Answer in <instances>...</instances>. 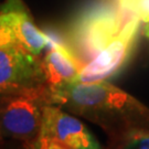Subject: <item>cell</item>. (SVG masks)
<instances>
[{
  "label": "cell",
  "instance_id": "1",
  "mask_svg": "<svg viewBox=\"0 0 149 149\" xmlns=\"http://www.w3.org/2000/svg\"><path fill=\"white\" fill-rule=\"evenodd\" d=\"M49 102L120 137L133 128L149 129V107L109 82H75L49 90Z\"/></svg>",
  "mask_w": 149,
  "mask_h": 149
},
{
  "label": "cell",
  "instance_id": "2",
  "mask_svg": "<svg viewBox=\"0 0 149 149\" xmlns=\"http://www.w3.org/2000/svg\"><path fill=\"white\" fill-rule=\"evenodd\" d=\"M124 26L115 6H96L81 13L72 23L68 45L86 64L117 37Z\"/></svg>",
  "mask_w": 149,
  "mask_h": 149
},
{
  "label": "cell",
  "instance_id": "3",
  "mask_svg": "<svg viewBox=\"0 0 149 149\" xmlns=\"http://www.w3.org/2000/svg\"><path fill=\"white\" fill-rule=\"evenodd\" d=\"M49 102L45 84L0 96V130L7 137L34 141L42 126L43 107Z\"/></svg>",
  "mask_w": 149,
  "mask_h": 149
},
{
  "label": "cell",
  "instance_id": "4",
  "mask_svg": "<svg viewBox=\"0 0 149 149\" xmlns=\"http://www.w3.org/2000/svg\"><path fill=\"white\" fill-rule=\"evenodd\" d=\"M139 22L140 20L137 18L126 22L117 37L83 66L76 82H104L117 75L133 53L139 31Z\"/></svg>",
  "mask_w": 149,
  "mask_h": 149
},
{
  "label": "cell",
  "instance_id": "5",
  "mask_svg": "<svg viewBox=\"0 0 149 149\" xmlns=\"http://www.w3.org/2000/svg\"><path fill=\"white\" fill-rule=\"evenodd\" d=\"M45 84L42 62L19 44L0 48V96Z\"/></svg>",
  "mask_w": 149,
  "mask_h": 149
},
{
  "label": "cell",
  "instance_id": "6",
  "mask_svg": "<svg viewBox=\"0 0 149 149\" xmlns=\"http://www.w3.org/2000/svg\"><path fill=\"white\" fill-rule=\"evenodd\" d=\"M40 132L73 149H101L97 139L79 118L50 103L43 107Z\"/></svg>",
  "mask_w": 149,
  "mask_h": 149
},
{
  "label": "cell",
  "instance_id": "7",
  "mask_svg": "<svg viewBox=\"0 0 149 149\" xmlns=\"http://www.w3.org/2000/svg\"><path fill=\"white\" fill-rule=\"evenodd\" d=\"M85 65L68 44L53 42L42 61L44 82L49 90L75 83Z\"/></svg>",
  "mask_w": 149,
  "mask_h": 149
},
{
  "label": "cell",
  "instance_id": "8",
  "mask_svg": "<svg viewBox=\"0 0 149 149\" xmlns=\"http://www.w3.org/2000/svg\"><path fill=\"white\" fill-rule=\"evenodd\" d=\"M1 9L9 15L17 43L29 53L38 56L47 48L50 39L36 26L21 0H8Z\"/></svg>",
  "mask_w": 149,
  "mask_h": 149
},
{
  "label": "cell",
  "instance_id": "9",
  "mask_svg": "<svg viewBox=\"0 0 149 149\" xmlns=\"http://www.w3.org/2000/svg\"><path fill=\"white\" fill-rule=\"evenodd\" d=\"M118 149H149L148 128H133L123 134Z\"/></svg>",
  "mask_w": 149,
  "mask_h": 149
},
{
  "label": "cell",
  "instance_id": "10",
  "mask_svg": "<svg viewBox=\"0 0 149 149\" xmlns=\"http://www.w3.org/2000/svg\"><path fill=\"white\" fill-rule=\"evenodd\" d=\"M15 44L18 43L13 29L11 27L9 15L7 11L0 9V48H6Z\"/></svg>",
  "mask_w": 149,
  "mask_h": 149
},
{
  "label": "cell",
  "instance_id": "11",
  "mask_svg": "<svg viewBox=\"0 0 149 149\" xmlns=\"http://www.w3.org/2000/svg\"><path fill=\"white\" fill-rule=\"evenodd\" d=\"M30 149H73L68 145L59 141L58 139L49 136L47 134L41 133L34 141H32Z\"/></svg>",
  "mask_w": 149,
  "mask_h": 149
},
{
  "label": "cell",
  "instance_id": "12",
  "mask_svg": "<svg viewBox=\"0 0 149 149\" xmlns=\"http://www.w3.org/2000/svg\"><path fill=\"white\" fill-rule=\"evenodd\" d=\"M132 12L135 18L140 21L149 22V0H135L132 8Z\"/></svg>",
  "mask_w": 149,
  "mask_h": 149
},
{
  "label": "cell",
  "instance_id": "13",
  "mask_svg": "<svg viewBox=\"0 0 149 149\" xmlns=\"http://www.w3.org/2000/svg\"><path fill=\"white\" fill-rule=\"evenodd\" d=\"M113 2L122 17L124 23H126L129 20H132L133 18H135L132 12V8H133L135 0H113Z\"/></svg>",
  "mask_w": 149,
  "mask_h": 149
},
{
  "label": "cell",
  "instance_id": "14",
  "mask_svg": "<svg viewBox=\"0 0 149 149\" xmlns=\"http://www.w3.org/2000/svg\"><path fill=\"white\" fill-rule=\"evenodd\" d=\"M144 33H145V36H146V37L149 39V22H148V23H146V26H145Z\"/></svg>",
  "mask_w": 149,
  "mask_h": 149
}]
</instances>
